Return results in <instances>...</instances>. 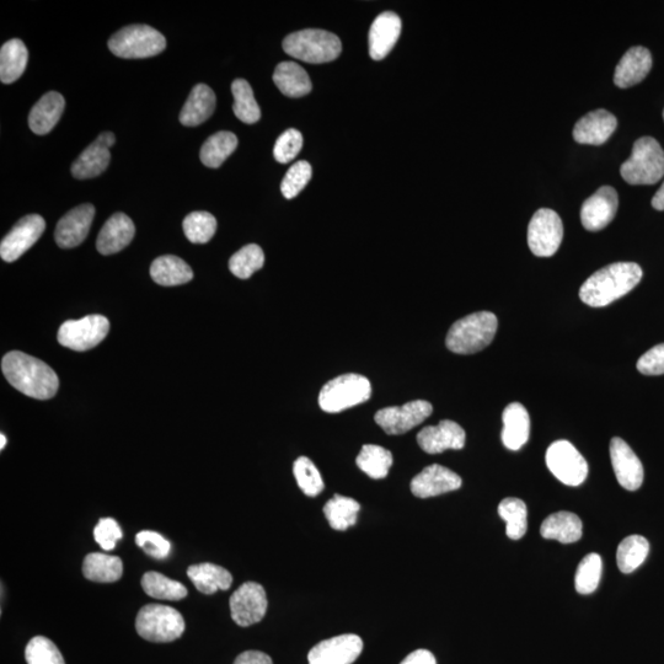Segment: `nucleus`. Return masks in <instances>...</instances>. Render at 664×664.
Wrapping results in <instances>:
<instances>
[{
	"label": "nucleus",
	"mask_w": 664,
	"mask_h": 664,
	"mask_svg": "<svg viewBox=\"0 0 664 664\" xmlns=\"http://www.w3.org/2000/svg\"><path fill=\"white\" fill-rule=\"evenodd\" d=\"M238 138L232 132L221 131L207 139L201 148V162L217 169L235 152Z\"/></svg>",
	"instance_id": "obj_35"
},
{
	"label": "nucleus",
	"mask_w": 664,
	"mask_h": 664,
	"mask_svg": "<svg viewBox=\"0 0 664 664\" xmlns=\"http://www.w3.org/2000/svg\"><path fill=\"white\" fill-rule=\"evenodd\" d=\"M618 127V120L607 110L589 112L576 123L574 139L580 144L602 146L612 137Z\"/></svg>",
	"instance_id": "obj_22"
},
{
	"label": "nucleus",
	"mask_w": 664,
	"mask_h": 664,
	"mask_svg": "<svg viewBox=\"0 0 664 664\" xmlns=\"http://www.w3.org/2000/svg\"><path fill=\"white\" fill-rule=\"evenodd\" d=\"M83 575L91 582H117L123 575L122 560L103 553L89 554L83 562Z\"/></svg>",
	"instance_id": "obj_34"
},
{
	"label": "nucleus",
	"mask_w": 664,
	"mask_h": 664,
	"mask_svg": "<svg viewBox=\"0 0 664 664\" xmlns=\"http://www.w3.org/2000/svg\"><path fill=\"white\" fill-rule=\"evenodd\" d=\"M283 50L297 60L320 64L335 61L341 55L342 45L332 32L308 29L288 35L283 41Z\"/></svg>",
	"instance_id": "obj_4"
},
{
	"label": "nucleus",
	"mask_w": 664,
	"mask_h": 664,
	"mask_svg": "<svg viewBox=\"0 0 664 664\" xmlns=\"http://www.w3.org/2000/svg\"><path fill=\"white\" fill-rule=\"evenodd\" d=\"M28 664H66L58 647L45 636L31 639L25 650Z\"/></svg>",
	"instance_id": "obj_46"
},
{
	"label": "nucleus",
	"mask_w": 664,
	"mask_h": 664,
	"mask_svg": "<svg viewBox=\"0 0 664 664\" xmlns=\"http://www.w3.org/2000/svg\"><path fill=\"white\" fill-rule=\"evenodd\" d=\"M234 664H273L271 657L261 651H245L237 657Z\"/></svg>",
	"instance_id": "obj_52"
},
{
	"label": "nucleus",
	"mask_w": 664,
	"mask_h": 664,
	"mask_svg": "<svg viewBox=\"0 0 664 664\" xmlns=\"http://www.w3.org/2000/svg\"><path fill=\"white\" fill-rule=\"evenodd\" d=\"M110 323L103 315H88L79 320H68L58 330V342L73 351H89L103 342L109 334Z\"/></svg>",
	"instance_id": "obj_9"
},
{
	"label": "nucleus",
	"mask_w": 664,
	"mask_h": 664,
	"mask_svg": "<svg viewBox=\"0 0 664 664\" xmlns=\"http://www.w3.org/2000/svg\"><path fill=\"white\" fill-rule=\"evenodd\" d=\"M564 226L558 213L548 208L535 212L528 227V245L535 256L550 257L559 250Z\"/></svg>",
	"instance_id": "obj_11"
},
{
	"label": "nucleus",
	"mask_w": 664,
	"mask_h": 664,
	"mask_svg": "<svg viewBox=\"0 0 664 664\" xmlns=\"http://www.w3.org/2000/svg\"><path fill=\"white\" fill-rule=\"evenodd\" d=\"M303 148L302 133L294 130H287L278 137L275 148H273V155L278 163L287 164L292 162L297 157Z\"/></svg>",
	"instance_id": "obj_48"
},
{
	"label": "nucleus",
	"mask_w": 664,
	"mask_h": 664,
	"mask_svg": "<svg viewBox=\"0 0 664 664\" xmlns=\"http://www.w3.org/2000/svg\"><path fill=\"white\" fill-rule=\"evenodd\" d=\"M498 514L506 522L507 537L519 540L528 529V508L519 498L508 497L498 505Z\"/></svg>",
	"instance_id": "obj_38"
},
{
	"label": "nucleus",
	"mask_w": 664,
	"mask_h": 664,
	"mask_svg": "<svg viewBox=\"0 0 664 664\" xmlns=\"http://www.w3.org/2000/svg\"><path fill=\"white\" fill-rule=\"evenodd\" d=\"M432 412L433 406L428 401L414 400L403 406L379 410L374 420L388 435L399 436L421 425Z\"/></svg>",
	"instance_id": "obj_12"
},
{
	"label": "nucleus",
	"mask_w": 664,
	"mask_h": 664,
	"mask_svg": "<svg viewBox=\"0 0 664 664\" xmlns=\"http://www.w3.org/2000/svg\"><path fill=\"white\" fill-rule=\"evenodd\" d=\"M372 396V385L361 374H344L326 383L319 394L321 410L329 414L345 411L363 403Z\"/></svg>",
	"instance_id": "obj_6"
},
{
	"label": "nucleus",
	"mask_w": 664,
	"mask_h": 664,
	"mask_svg": "<svg viewBox=\"0 0 664 664\" xmlns=\"http://www.w3.org/2000/svg\"><path fill=\"white\" fill-rule=\"evenodd\" d=\"M151 276L160 286L171 287L185 285L194 278V272L184 260L178 256H160L153 261Z\"/></svg>",
	"instance_id": "obj_32"
},
{
	"label": "nucleus",
	"mask_w": 664,
	"mask_h": 664,
	"mask_svg": "<svg viewBox=\"0 0 664 664\" xmlns=\"http://www.w3.org/2000/svg\"><path fill=\"white\" fill-rule=\"evenodd\" d=\"M216 101V94L210 87L206 84H197L182 107L180 122L187 127L200 126L213 115Z\"/></svg>",
	"instance_id": "obj_28"
},
{
	"label": "nucleus",
	"mask_w": 664,
	"mask_h": 664,
	"mask_svg": "<svg viewBox=\"0 0 664 664\" xmlns=\"http://www.w3.org/2000/svg\"><path fill=\"white\" fill-rule=\"evenodd\" d=\"M663 119H664V111H663Z\"/></svg>",
	"instance_id": "obj_56"
},
{
	"label": "nucleus",
	"mask_w": 664,
	"mask_h": 664,
	"mask_svg": "<svg viewBox=\"0 0 664 664\" xmlns=\"http://www.w3.org/2000/svg\"><path fill=\"white\" fill-rule=\"evenodd\" d=\"M399 15L385 12L377 16L369 30V55L374 61L383 60L392 52L401 34Z\"/></svg>",
	"instance_id": "obj_23"
},
{
	"label": "nucleus",
	"mask_w": 664,
	"mask_h": 664,
	"mask_svg": "<svg viewBox=\"0 0 664 664\" xmlns=\"http://www.w3.org/2000/svg\"><path fill=\"white\" fill-rule=\"evenodd\" d=\"M465 431L457 422L443 420L437 426L423 428L417 435V443L428 454H439L448 449H463L465 446Z\"/></svg>",
	"instance_id": "obj_20"
},
{
	"label": "nucleus",
	"mask_w": 664,
	"mask_h": 664,
	"mask_svg": "<svg viewBox=\"0 0 664 664\" xmlns=\"http://www.w3.org/2000/svg\"><path fill=\"white\" fill-rule=\"evenodd\" d=\"M136 227L126 214L116 213L109 218L96 240V249L101 255L120 253L135 238Z\"/></svg>",
	"instance_id": "obj_24"
},
{
	"label": "nucleus",
	"mask_w": 664,
	"mask_h": 664,
	"mask_svg": "<svg viewBox=\"0 0 664 664\" xmlns=\"http://www.w3.org/2000/svg\"><path fill=\"white\" fill-rule=\"evenodd\" d=\"M186 238L194 244H206L214 237L217 219L208 212H192L182 223Z\"/></svg>",
	"instance_id": "obj_43"
},
{
	"label": "nucleus",
	"mask_w": 664,
	"mask_h": 664,
	"mask_svg": "<svg viewBox=\"0 0 664 664\" xmlns=\"http://www.w3.org/2000/svg\"><path fill=\"white\" fill-rule=\"evenodd\" d=\"M498 320L494 313L478 312L455 321L449 329L446 345L458 355H474L485 350L495 339Z\"/></svg>",
	"instance_id": "obj_3"
},
{
	"label": "nucleus",
	"mask_w": 664,
	"mask_h": 664,
	"mask_svg": "<svg viewBox=\"0 0 664 664\" xmlns=\"http://www.w3.org/2000/svg\"><path fill=\"white\" fill-rule=\"evenodd\" d=\"M619 197L612 186H603L587 198L581 208L582 226L588 232H599L608 227L617 216Z\"/></svg>",
	"instance_id": "obj_16"
},
{
	"label": "nucleus",
	"mask_w": 664,
	"mask_h": 664,
	"mask_svg": "<svg viewBox=\"0 0 664 664\" xmlns=\"http://www.w3.org/2000/svg\"><path fill=\"white\" fill-rule=\"evenodd\" d=\"M642 269L635 262H615L594 272L580 289L581 301L602 308L618 301L639 285Z\"/></svg>",
	"instance_id": "obj_2"
},
{
	"label": "nucleus",
	"mask_w": 664,
	"mask_h": 664,
	"mask_svg": "<svg viewBox=\"0 0 664 664\" xmlns=\"http://www.w3.org/2000/svg\"><path fill=\"white\" fill-rule=\"evenodd\" d=\"M637 369L645 376H662L664 374V344L652 347L637 361Z\"/></svg>",
	"instance_id": "obj_51"
},
{
	"label": "nucleus",
	"mask_w": 664,
	"mask_h": 664,
	"mask_svg": "<svg viewBox=\"0 0 664 664\" xmlns=\"http://www.w3.org/2000/svg\"><path fill=\"white\" fill-rule=\"evenodd\" d=\"M360 511V503L351 497L341 495L332 497L324 507V514L330 527L341 532L355 526Z\"/></svg>",
	"instance_id": "obj_36"
},
{
	"label": "nucleus",
	"mask_w": 664,
	"mask_h": 664,
	"mask_svg": "<svg viewBox=\"0 0 664 664\" xmlns=\"http://www.w3.org/2000/svg\"><path fill=\"white\" fill-rule=\"evenodd\" d=\"M294 478L299 489L309 497H317L324 490V481L315 464L307 457H301L293 465Z\"/></svg>",
	"instance_id": "obj_45"
},
{
	"label": "nucleus",
	"mask_w": 664,
	"mask_h": 664,
	"mask_svg": "<svg viewBox=\"0 0 664 664\" xmlns=\"http://www.w3.org/2000/svg\"><path fill=\"white\" fill-rule=\"evenodd\" d=\"M356 463L369 478L380 480L387 478L393 465V454L376 444H366L358 454Z\"/></svg>",
	"instance_id": "obj_37"
},
{
	"label": "nucleus",
	"mask_w": 664,
	"mask_h": 664,
	"mask_svg": "<svg viewBox=\"0 0 664 664\" xmlns=\"http://www.w3.org/2000/svg\"><path fill=\"white\" fill-rule=\"evenodd\" d=\"M264 264V251L259 245L250 244L230 257L229 270L232 271L234 276L242 278V280H248L256 271L261 270Z\"/></svg>",
	"instance_id": "obj_42"
},
{
	"label": "nucleus",
	"mask_w": 664,
	"mask_h": 664,
	"mask_svg": "<svg viewBox=\"0 0 664 664\" xmlns=\"http://www.w3.org/2000/svg\"><path fill=\"white\" fill-rule=\"evenodd\" d=\"M546 465L556 479L567 486H580L587 479L588 464L574 444L556 441L546 452Z\"/></svg>",
	"instance_id": "obj_10"
},
{
	"label": "nucleus",
	"mask_w": 664,
	"mask_h": 664,
	"mask_svg": "<svg viewBox=\"0 0 664 664\" xmlns=\"http://www.w3.org/2000/svg\"><path fill=\"white\" fill-rule=\"evenodd\" d=\"M400 664H437L433 653L427 650H416Z\"/></svg>",
	"instance_id": "obj_53"
},
{
	"label": "nucleus",
	"mask_w": 664,
	"mask_h": 664,
	"mask_svg": "<svg viewBox=\"0 0 664 664\" xmlns=\"http://www.w3.org/2000/svg\"><path fill=\"white\" fill-rule=\"evenodd\" d=\"M7 446V437L4 435L0 436V449H4Z\"/></svg>",
	"instance_id": "obj_55"
},
{
	"label": "nucleus",
	"mask_w": 664,
	"mask_h": 664,
	"mask_svg": "<svg viewBox=\"0 0 664 664\" xmlns=\"http://www.w3.org/2000/svg\"><path fill=\"white\" fill-rule=\"evenodd\" d=\"M652 68L651 52L642 46L630 48L615 69L614 83L621 89L634 87L644 80Z\"/></svg>",
	"instance_id": "obj_25"
},
{
	"label": "nucleus",
	"mask_w": 664,
	"mask_h": 664,
	"mask_svg": "<svg viewBox=\"0 0 664 664\" xmlns=\"http://www.w3.org/2000/svg\"><path fill=\"white\" fill-rule=\"evenodd\" d=\"M273 82L281 93L289 98H302V96L308 95L313 88L307 71L294 62L278 64L275 74H273Z\"/></svg>",
	"instance_id": "obj_31"
},
{
	"label": "nucleus",
	"mask_w": 664,
	"mask_h": 664,
	"mask_svg": "<svg viewBox=\"0 0 664 664\" xmlns=\"http://www.w3.org/2000/svg\"><path fill=\"white\" fill-rule=\"evenodd\" d=\"M234 96L233 110L235 116L248 125L260 120L261 110L255 99L253 88L245 79L234 80L232 84Z\"/></svg>",
	"instance_id": "obj_41"
},
{
	"label": "nucleus",
	"mask_w": 664,
	"mask_h": 664,
	"mask_svg": "<svg viewBox=\"0 0 664 664\" xmlns=\"http://www.w3.org/2000/svg\"><path fill=\"white\" fill-rule=\"evenodd\" d=\"M187 576L194 583L197 591L203 594L228 591L233 583V576L228 570L211 564V562L190 566L187 569Z\"/></svg>",
	"instance_id": "obj_29"
},
{
	"label": "nucleus",
	"mask_w": 664,
	"mask_h": 664,
	"mask_svg": "<svg viewBox=\"0 0 664 664\" xmlns=\"http://www.w3.org/2000/svg\"><path fill=\"white\" fill-rule=\"evenodd\" d=\"M652 207L657 211H664V182L652 198Z\"/></svg>",
	"instance_id": "obj_54"
},
{
	"label": "nucleus",
	"mask_w": 664,
	"mask_h": 664,
	"mask_svg": "<svg viewBox=\"0 0 664 664\" xmlns=\"http://www.w3.org/2000/svg\"><path fill=\"white\" fill-rule=\"evenodd\" d=\"M602 558L598 554H588L577 567L575 576L576 591L591 594L596 591L602 577Z\"/></svg>",
	"instance_id": "obj_44"
},
{
	"label": "nucleus",
	"mask_w": 664,
	"mask_h": 664,
	"mask_svg": "<svg viewBox=\"0 0 664 664\" xmlns=\"http://www.w3.org/2000/svg\"><path fill=\"white\" fill-rule=\"evenodd\" d=\"M540 533L543 538L558 540L562 544L576 543L582 538V521L575 513H554L545 519Z\"/></svg>",
	"instance_id": "obj_30"
},
{
	"label": "nucleus",
	"mask_w": 664,
	"mask_h": 664,
	"mask_svg": "<svg viewBox=\"0 0 664 664\" xmlns=\"http://www.w3.org/2000/svg\"><path fill=\"white\" fill-rule=\"evenodd\" d=\"M142 588L148 596L162 601H180L187 596V588L182 583L154 571L144 574Z\"/></svg>",
	"instance_id": "obj_40"
},
{
	"label": "nucleus",
	"mask_w": 664,
	"mask_h": 664,
	"mask_svg": "<svg viewBox=\"0 0 664 664\" xmlns=\"http://www.w3.org/2000/svg\"><path fill=\"white\" fill-rule=\"evenodd\" d=\"M2 371L16 390L30 398L48 400L60 388V380L50 366L20 351L4 356Z\"/></svg>",
	"instance_id": "obj_1"
},
{
	"label": "nucleus",
	"mask_w": 664,
	"mask_h": 664,
	"mask_svg": "<svg viewBox=\"0 0 664 664\" xmlns=\"http://www.w3.org/2000/svg\"><path fill=\"white\" fill-rule=\"evenodd\" d=\"M66 100L57 91H50L37 101L29 115L31 131L39 136H45L56 127L61 120Z\"/></svg>",
	"instance_id": "obj_26"
},
{
	"label": "nucleus",
	"mask_w": 664,
	"mask_h": 664,
	"mask_svg": "<svg viewBox=\"0 0 664 664\" xmlns=\"http://www.w3.org/2000/svg\"><path fill=\"white\" fill-rule=\"evenodd\" d=\"M621 178L630 185H655L664 176V151L652 137H642L634 144L633 154L621 165Z\"/></svg>",
	"instance_id": "obj_5"
},
{
	"label": "nucleus",
	"mask_w": 664,
	"mask_h": 664,
	"mask_svg": "<svg viewBox=\"0 0 664 664\" xmlns=\"http://www.w3.org/2000/svg\"><path fill=\"white\" fill-rule=\"evenodd\" d=\"M94 217L95 207L90 203L69 211L57 224L55 232L57 245L62 249H72L82 244L88 237Z\"/></svg>",
	"instance_id": "obj_19"
},
{
	"label": "nucleus",
	"mask_w": 664,
	"mask_h": 664,
	"mask_svg": "<svg viewBox=\"0 0 664 664\" xmlns=\"http://www.w3.org/2000/svg\"><path fill=\"white\" fill-rule=\"evenodd\" d=\"M462 484V478L454 471L444 468L442 465L433 464L412 479L411 491L416 497L428 498L458 490Z\"/></svg>",
	"instance_id": "obj_21"
},
{
	"label": "nucleus",
	"mask_w": 664,
	"mask_h": 664,
	"mask_svg": "<svg viewBox=\"0 0 664 664\" xmlns=\"http://www.w3.org/2000/svg\"><path fill=\"white\" fill-rule=\"evenodd\" d=\"M109 48L115 56L139 60L159 55L166 48L165 37L148 25H130L112 35Z\"/></svg>",
	"instance_id": "obj_8"
},
{
	"label": "nucleus",
	"mask_w": 664,
	"mask_h": 664,
	"mask_svg": "<svg viewBox=\"0 0 664 664\" xmlns=\"http://www.w3.org/2000/svg\"><path fill=\"white\" fill-rule=\"evenodd\" d=\"M46 229L45 219L39 214H29L21 218L14 228L0 244V256L7 262L20 259L26 251L32 248L44 234Z\"/></svg>",
	"instance_id": "obj_14"
},
{
	"label": "nucleus",
	"mask_w": 664,
	"mask_h": 664,
	"mask_svg": "<svg viewBox=\"0 0 664 664\" xmlns=\"http://www.w3.org/2000/svg\"><path fill=\"white\" fill-rule=\"evenodd\" d=\"M136 543L139 548H142L144 553L152 556L154 559L163 560L168 558L171 550V545L162 534L151 532V530H143L136 535Z\"/></svg>",
	"instance_id": "obj_49"
},
{
	"label": "nucleus",
	"mask_w": 664,
	"mask_h": 664,
	"mask_svg": "<svg viewBox=\"0 0 664 664\" xmlns=\"http://www.w3.org/2000/svg\"><path fill=\"white\" fill-rule=\"evenodd\" d=\"M503 446L510 451H519L528 442L530 435V417L522 404L512 403L502 415Z\"/></svg>",
	"instance_id": "obj_27"
},
{
	"label": "nucleus",
	"mask_w": 664,
	"mask_h": 664,
	"mask_svg": "<svg viewBox=\"0 0 664 664\" xmlns=\"http://www.w3.org/2000/svg\"><path fill=\"white\" fill-rule=\"evenodd\" d=\"M650 553V544L641 535H630L618 546L617 562L623 574H631L644 564Z\"/></svg>",
	"instance_id": "obj_39"
},
{
	"label": "nucleus",
	"mask_w": 664,
	"mask_h": 664,
	"mask_svg": "<svg viewBox=\"0 0 664 664\" xmlns=\"http://www.w3.org/2000/svg\"><path fill=\"white\" fill-rule=\"evenodd\" d=\"M122 537V530L114 518L100 519L98 526L94 528L95 542L106 551L114 550Z\"/></svg>",
	"instance_id": "obj_50"
},
{
	"label": "nucleus",
	"mask_w": 664,
	"mask_h": 664,
	"mask_svg": "<svg viewBox=\"0 0 664 664\" xmlns=\"http://www.w3.org/2000/svg\"><path fill=\"white\" fill-rule=\"evenodd\" d=\"M312 175V165L305 162V160L293 164L291 169L287 171L285 179L282 180V195L287 200L297 197L304 190V187L308 185V182L312 179Z\"/></svg>",
	"instance_id": "obj_47"
},
{
	"label": "nucleus",
	"mask_w": 664,
	"mask_h": 664,
	"mask_svg": "<svg viewBox=\"0 0 664 664\" xmlns=\"http://www.w3.org/2000/svg\"><path fill=\"white\" fill-rule=\"evenodd\" d=\"M136 629L142 639L165 644L185 633V620L178 610L162 604H148L139 610Z\"/></svg>",
	"instance_id": "obj_7"
},
{
	"label": "nucleus",
	"mask_w": 664,
	"mask_h": 664,
	"mask_svg": "<svg viewBox=\"0 0 664 664\" xmlns=\"http://www.w3.org/2000/svg\"><path fill=\"white\" fill-rule=\"evenodd\" d=\"M29 52L23 41L19 39L5 42L0 50V80L4 84H12L18 80L28 66Z\"/></svg>",
	"instance_id": "obj_33"
},
{
	"label": "nucleus",
	"mask_w": 664,
	"mask_h": 664,
	"mask_svg": "<svg viewBox=\"0 0 664 664\" xmlns=\"http://www.w3.org/2000/svg\"><path fill=\"white\" fill-rule=\"evenodd\" d=\"M610 458L618 483L625 490H639L644 483V467L629 444L619 437L610 442Z\"/></svg>",
	"instance_id": "obj_17"
},
{
	"label": "nucleus",
	"mask_w": 664,
	"mask_h": 664,
	"mask_svg": "<svg viewBox=\"0 0 664 664\" xmlns=\"http://www.w3.org/2000/svg\"><path fill=\"white\" fill-rule=\"evenodd\" d=\"M363 641L353 634L321 641L308 655L309 664H352L361 656Z\"/></svg>",
	"instance_id": "obj_15"
},
{
	"label": "nucleus",
	"mask_w": 664,
	"mask_h": 664,
	"mask_svg": "<svg viewBox=\"0 0 664 664\" xmlns=\"http://www.w3.org/2000/svg\"><path fill=\"white\" fill-rule=\"evenodd\" d=\"M115 144V136L104 132L95 139L72 165V175L78 180L96 178L104 173L110 164V148Z\"/></svg>",
	"instance_id": "obj_18"
},
{
	"label": "nucleus",
	"mask_w": 664,
	"mask_h": 664,
	"mask_svg": "<svg viewBox=\"0 0 664 664\" xmlns=\"http://www.w3.org/2000/svg\"><path fill=\"white\" fill-rule=\"evenodd\" d=\"M265 588L256 582H246L229 599L232 619L242 628L260 623L267 612Z\"/></svg>",
	"instance_id": "obj_13"
}]
</instances>
